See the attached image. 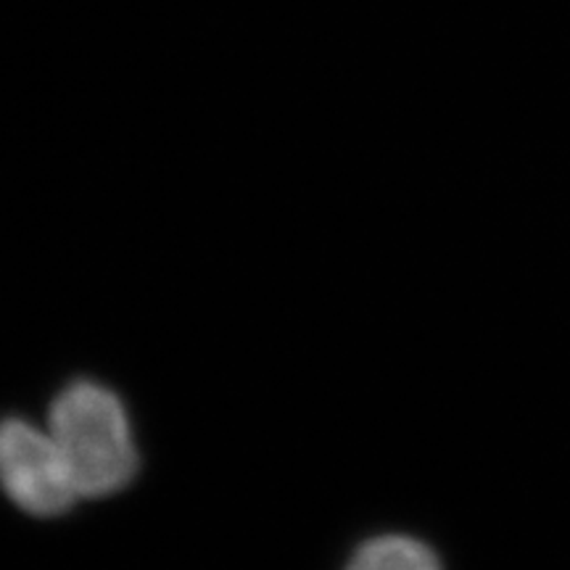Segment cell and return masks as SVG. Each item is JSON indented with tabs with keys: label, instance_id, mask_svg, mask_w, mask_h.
<instances>
[{
	"label": "cell",
	"instance_id": "1",
	"mask_svg": "<svg viewBox=\"0 0 570 570\" xmlns=\"http://www.w3.org/2000/svg\"><path fill=\"white\" fill-rule=\"evenodd\" d=\"M48 433L80 497H109L138 470L130 420L117 394L101 383L75 381L63 389L48 415Z\"/></svg>",
	"mask_w": 570,
	"mask_h": 570
},
{
	"label": "cell",
	"instance_id": "2",
	"mask_svg": "<svg viewBox=\"0 0 570 570\" xmlns=\"http://www.w3.org/2000/svg\"><path fill=\"white\" fill-rule=\"evenodd\" d=\"M0 489L19 510L38 518L61 515L80 499L48 428L19 417L0 423Z\"/></svg>",
	"mask_w": 570,
	"mask_h": 570
},
{
	"label": "cell",
	"instance_id": "3",
	"mask_svg": "<svg viewBox=\"0 0 570 570\" xmlns=\"http://www.w3.org/2000/svg\"><path fill=\"white\" fill-rule=\"evenodd\" d=\"M346 570H441V562L423 541L391 533L362 544Z\"/></svg>",
	"mask_w": 570,
	"mask_h": 570
}]
</instances>
